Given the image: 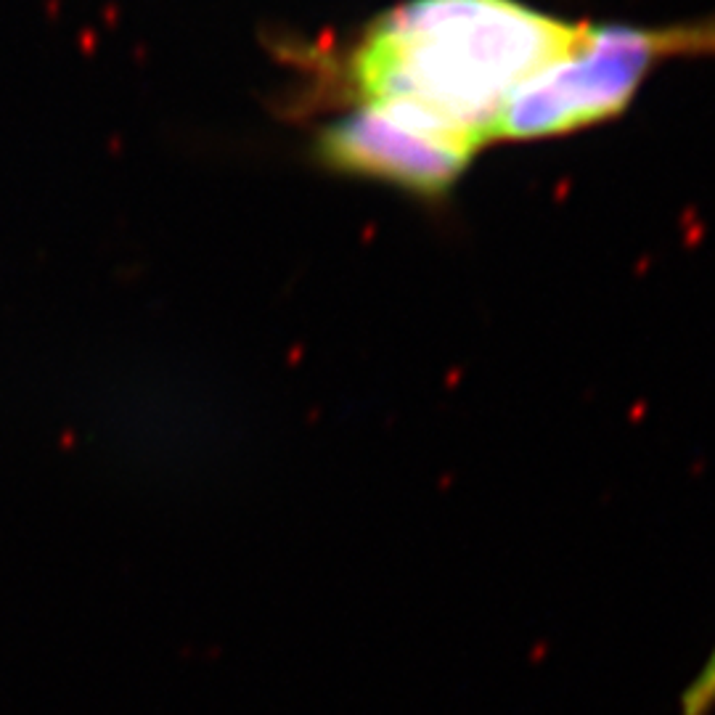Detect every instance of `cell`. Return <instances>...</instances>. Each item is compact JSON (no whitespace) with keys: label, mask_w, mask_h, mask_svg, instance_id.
Wrapping results in <instances>:
<instances>
[{"label":"cell","mask_w":715,"mask_h":715,"mask_svg":"<svg viewBox=\"0 0 715 715\" xmlns=\"http://www.w3.org/2000/svg\"><path fill=\"white\" fill-rule=\"evenodd\" d=\"M715 56V16L670 27H594L567 59L551 64L512 101L498 138H551L628 109L662 61Z\"/></svg>","instance_id":"7a4b0ae2"},{"label":"cell","mask_w":715,"mask_h":715,"mask_svg":"<svg viewBox=\"0 0 715 715\" xmlns=\"http://www.w3.org/2000/svg\"><path fill=\"white\" fill-rule=\"evenodd\" d=\"M715 713V644L699 670L686 683L678 699L675 715H713Z\"/></svg>","instance_id":"3957f363"},{"label":"cell","mask_w":715,"mask_h":715,"mask_svg":"<svg viewBox=\"0 0 715 715\" xmlns=\"http://www.w3.org/2000/svg\"><path fill=\"white\" fill-rule=\"evenodd\" d=\"M591 24L516 0H411L379 16L350 53L358 109L464 170L498 138L516 93L586 42Z\"/></svg>","instance_id":"6da1fadb"}]
</instances>
